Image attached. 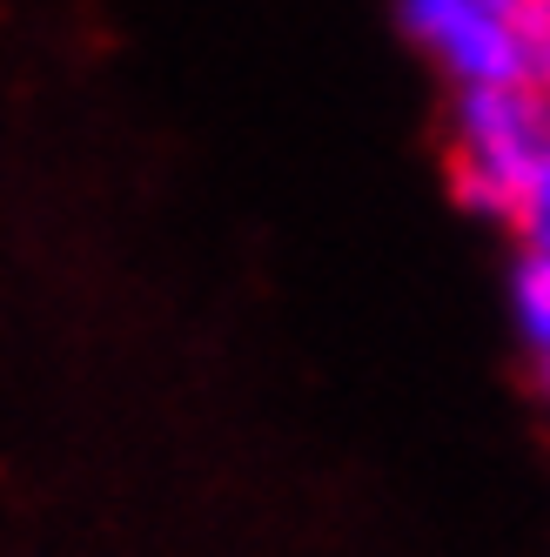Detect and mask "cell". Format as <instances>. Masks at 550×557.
I'll return each mask as SVG.
<instances>
[{"label": "cell", "mask_w": 550, "mask_h": 557, "mask_svg": "<svg viewBox=\"0 0 550 557\" xmlns=\"http://www.w3.org/2000/svg\"><path fill=\"white\" fill-rule=\"evenodd\" d=\"M543 169H550V88L543 82L457 95L450 175H457V195L477 215L510 222Z\"/></svg>", "instance_id": "6da1fadb"}, {"label": "cell", "mask_w": 550, "mask_h": 557, "mask_svg": "<svg viewBox=\"0 0 550 557\" xmlns=\"http://www.w3.org/2000/svg\"><path fill=\"white\" fill-rule=\"evenodd\" d=\"M410 48L443 74L457 95L537 82L524 41V0H397Z\"/></svg>", "instance_id": "7a4b0ae2"}, {"label": "cell", "mask_w": 550, "mask_h": 557, "mask_svg": "<svg viewBox=\"0 0 550 557\" xmlns=\"http://www.w3.org/2000/svg\"><path fill=\"white\" fill-rule=\"evenodd\" d=\"M510 315L530 356H550V243H524L510 269Z\"/></svg>", "instance_id": "3957f363"}, {"label": "cell", "mask_w": 550, "mask_h": 557, "mask_svg": "<svg viewBox=\"0 0 550 557\" xmlns=\"http://www.w3.org/2000/svg\"><path fill=\"white\" fill-rule=\"evenodd\" d=\"M524 41H530V74L550 88V0H524Z\"/></svg>", "instance_id": "277c9868"}, {"label": "cell", "mask_w": 550, "mask_h": 557, "mask_svg": "<svg viewBox=\"0 0 550 557\" xmlns=\"http://www.w3.org/2000/svg\"><path fill=\"white\" fill-rule=\"evenodd\" d=\"M537 389H543V404H550V356H537Z\"/></svg>", "instance_id": "5b68a950"}]
</instances>
